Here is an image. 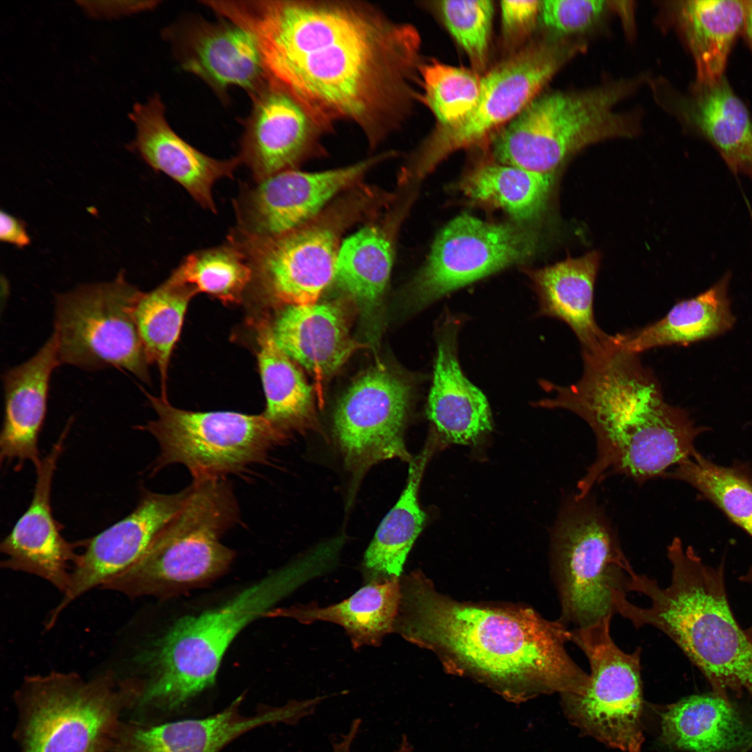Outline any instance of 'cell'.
<instances>
[{"instance_id":"obj_32","label":"cell","mask_w":752,"mask_h":752,"mask_svg":"<svg viewBox=\"0 0 752 752\" xmlns=\"http://www.w3.org/2000/svg\"><path fill=\"white\" fill-rule=\"evenodd\" d=\"M256 329L258 363L267 401L263 415L288 437L292 431L313 428L316 423L311 386L274 341L269 322L262 319Z\"/></svg>"},{"instance_id":"obj_3","label":"cell","mask_w":752,"mask_h":752,"mask_svg":"<svg viewBox=\"0 0 752 752\" xmlns=\"http://www.w3.org/2000/svg\"><path fill=\"white\" fill-rule=\"evenodd\" d=\"M671 579L662 588L655 579L634 571L629 592L647 597L639 606L624 593L614 598L616 613L634 627L652 626L668 636L701 671L713 693L747 691L752 698V641L738 625L729 604L724 563H705L693 547L675 538L667 547Z\"/></svg>"},{"instance_id":"obj_4","label":"cell","mask_w":752,"mask_h":752,"mask_svg":"<svg viewBox=\"0 0 752 752\" xmlns=\"http://www.w3.org/2000/svg\"><path fill=\"white\" fill-rule=\"evenodd\" d=\"M319 574L309 556L268 574L221 606L178 620L141 659L149 670L134 709L178 710L213 685L222 657L244 627Z\"/></svg>"},{"instance_id":"obj_9","label":"cell","mask_w":752,"mask_h":752,"mask_svg":"<svg viewBox=\"0 0 752 752\" xmlns=\"http://www.w3.org/2000/svg\"><path fill=\"white\" fill-rule=\"evenodd\" d=\"M552 569L564 625L582 628L616 613L634 571L602 508L588 495L562 508L551 535Z\"/></svg>"},{"instance_id":"obj_29","label":"cell","mask_w":752,"mask_h":752,"mask_svg":"<svg viewBox=\"0 0 752 752\" xmlns=\"http://www.w3.org/2000/svg\"><path fill=\"white\" fill-rule=\"evenodd\" d=\"M600 264L597 252L567 258L532 274L542 315L557 318L572 330L581 352L609 343L613 336L597 325L593 311L594 287Z\"/></svg>"},{"instance_id":"obj_14","label":"cell","mask_w":752,"mask_h":752,"mask_svg":"<svg viewBox=\"0 0 752 752\" xmlns=\"http://www.w3.org/2000/svg\"><path fill=\"white\" fill-rule=\"evenodd\" d=\"M536 235L518 223H490L469 214L453 219L436 237L408 289L420 307L533 256Z\"/></svg>"},{"instance_id":"obj_13","label":"cell","mask_w":752,"mask_h":752,"mask_svg":"<svg viewBox=\"0 0 752 752\" xmlns=\"http://www.w3.org/2000/svg\"><path fill=\"white\" fill-rule=\"evenodd\" d=\"M612 618L571 630V641L588 660L590 682L582 695L561 696L562 707L569 721L584 734L624 752H641V648L627 653L615 643Z\"/></svg>"},{"instance_id":"obj_6","label":"cell","mask_w":752,"mask_h":752,"mask_svg":"<svg viewBox=\"0 0 752 752\" xmlns=\"http://www.w3.org/2000/svg\"><path fill=\"white\" fill-rule=\"evenodd\" d=\"M395 198V191L361 182L293 230L264 239L231 233L228 240L245 255L260 295L285 306L312 304L334 280L344 234L379 218Z\"/></svg>"},{"instance_id":"obj_46","label":"cell","mask_w":752,"mask_h":752,"mask_svg":"<svg viewBox=\"0 0 752 752\" xmlns=\"http://www.w3.org/2000/svg\"><path fill=\"white\" fill-rule=\"evenodd\" d=\"M393 752H414V747L406 735L402 736L400 743Z\"/></svg>"},{"instance_id":"obj_34","label":"cell","mask_w":752,"mask_h":752,"mask_svg":"<svg viewBox=\"0 0 752 752\" xmlns=\"http://www.w3.org/2000/svg\"><path fill=\"white\" fill-rule=\"evenodd\" d=\"M554 175H543L498 162L478 164L461 182L464 194L473 202L500 208L518 224L537 218L544 210Z\"/></svg>"},{"instance_id":"obj_20","label":"cell","mask_w":752,"mask_h":752,"mask_svg":"<svg viewBox=\"0 0 752 752\" xmlns=\"http://www.w3.org/2000/svg\"><path fill=\"white\" fill-rule=\"evenodd\" d=\"M242 696L212 716L149 725L120 723L110 752H219L232 740L260 726L297 725L313 714L315 698L290 700L279 707H264L253 716L240 712Z\"/></svg>"},{"instance_id":"obj_41","label":"cell","mask_w":752,"mask_h":752,"mask_svg":"<svg viewBox=\"0 0 752 752\" xmlns=\"http://www.w3.org/2000/svg\"><path fill=\"white\" fill-rule=\"evenodd\" d=\"M607 3L597 0L543 1L540 17L545 27L564 38L585 33L596 26L607 10Z\"/></svg>"},{"instance_id":"obj_47","label":"cell","mask_w":752,"mask_h":752,"mask_svg":"<svg viewBox=\"0 0 752 752\" xmlns=\"http://www.w3.org/2000/svg\"><path fill=\"white\" fill-rule=\"evenodd\" d=\"M739 580L752 585V565L744 574L739 577ZM744 630L749 639L752 641V625Z\"/></svg>"},{"instance_id":"obj_33","label":"cell","mask_w":752,"mask_h":752,"mask_svg":"<svg viewBox=\"0 0 752 752\" xmlns=\"http://www.w3.org/2000/svg\"><path fill=\"white\" fill-rule=\"evenodd\" d=\"M746 10L744 1L683 2L680 20L696 63L698 85L723 77L731 47L744 25Z\"/></svg>"},{"instance_id":"obj_22","label":"cell","mask_w":752,"mask_h":752,"mask_svg":"<svg viewBox=\"0 0 752 752\" xmlns=\"http://www.w3.org/2000/svg\"><path fill=\"white\" fill-rule=\"evenodd\" d=\"M165 105L158 93L145 103L136 102L128 114L136 128L127 148L138 153L154 170L182 185L202 207L217 212L212 187L219 179L232 178L241 163L238 156L217 159L181 138L171 127Z\"/></svg>"},{"instance_id":"obj_23","label":"cell","mask_w":752,"mask_h":752,"mask_svg":"<svg viewBox=\"0 0 752 752\" xmlns=\"http://www.w3.org/2000/svg\"><path fill=\"white\" fill-rule=\"evenodd\" d=\"M401 193L399 189L395 200L379 218L345 240L338 256L334 281L356 302L373 331H377L398 232L411 202Z\"/></svg>"},{"instance_id":"obj_35","label":"cell","mask_w":752,"mask_h":752,"mask_svg":"<svg viewBox=\"0 0 752 752\" xmlns=\"http://www.w3.org/2000/svg\"><path fill=\"white\" fill-rule=\"evenodd\" d=\"M684 113L735 168L752 164V120L724 79L698 85Z\"/></svg>"},{"instance_id":"obj_31","label":"cell","mask_w":752,"mask_h":752,"mask_svg":"<svg viewBox=\"0 0 752 752\" xmlns=\"http://www.w3.org/2000/svg\"><path fill=\"white\" fill-rule=\"evenodd\" d=\"M734 322L726 284L721 281L696 297L677 302L660 320L618 336L624 348L640 354L655 347L687 345L715 337L731 329Z\"/></svg>"},{"instance_id":"obj_16","label":"cell","mask_w":752,"mask_h":752,"mask_svg":"<svg viewBox=\"0 0 752 752\" xmlns=\"http://www.w3.org/2000/svg\"><path fill=\"white\" fill-rule=\"evenodd\" d=\"M396 156L395 151H386L343 167L318 172L288 170L258 181L237 201V226L233 233L264 239L293 230L363 182L375 166Z\"/></svg>"},{"instance_id":"obj_1","label":"cell","mask_w":752,"mask_h":752,"mask_svg":"<svg viewBox=\"0 0 752 752\" xmlns=\"http://www.w3.org/2000/svg\"><path fill=\"white\" fill-rule=\"evenodd\" d=\"M208 7L252 37L269 81L331 129L354 123L371 149L401 127L418 98L419 34L373 5L212 0Z\"/></svg>"},{"instance_id":"obj_45","label":"cell","mask_w":752,"mask_h":752,"mask_svg":"<svg viewBox=\"0 0 752 752\" xmlns=\"http://www.w3.org/2000/svg\"><path fill=\"white\" fill-rule=\"evenodd\" d=\"M746 10L744 25L748 38L752 45V1H746Z\"/></svg>"},{"instance_id":"obj_21","label":"cell","mask_w":752,"mask_h":752,"mask_svg":"<svg viewBox=\"0 0 752 752\" xmlns=\"http://www.w3.org/2000/svg\"><path fill=\"white\" fill-rule=\"evenodd\" d=\"M69 428L70 424L36 468L32 501L0 545L6 556L2 567L39 577L63 594L70 586L79 554L75 551L77 544L67 541L61 535V525L52 510L51 492Z\"/></svg>"},{"instance_id":"obj_5","label":"cell","mask_w":752,"mask_h":752,"mask_svg":"<svg viewBox=\"0 0 752 752\" xmlns=\"http://www.w3.org/2000/svg\"><path fill=\"white\" fill-rule=\"evenodd\" d=\"M581 353L580 379L564 386L545 382V389L555 395L539 405L569 410L589 425L596 437L597 457L587 472L598 478L611 464L668 428L681 408L666 402L652 370L639 354L622 346L617 334L606 346Z\"/></svg>"},{"instance_id":"obj_19","label":"cell","mask_w":752,"mask_h":752,"mask_svg":"<svg viewBox=\"0 0 752 752\" xmlns=\"http://www.w3.org/2000/svg\"><path fill=\"white\" fill-rule=\"evenodd\" d=\"M189 492L163 494L144 490L135 509L97 535L84 541L70 586L46 622L51 629L65 609L82 595L100 588L129 568L178 512Z\"/></svg>"},{"instance_id":"obj_36","label":"cell","mask_w":752,"mask_h":752,"mask_svg":"<svg viewBox=\"0 0 752 752\" xmlns=\"http://www.w3.org/2000/svg\"><path fill=\"white\" fill-rule=\"evenodd\" d=\"M194 288L169 278L155 289L141 292L134 304V322L149 363L161 375L162 397L167 399L166 382L171 354L181 331Z\"/></svg>"},{"instance_id":"obj_40","label":"cell","mask_w":752,"mask_h":752,"mask_svg":"<svg viewBox=\"0 0 752 752\" xmlns=\"http://www.w3.org/2000/svg\"><path fill=\"white\" fill-rule=\"evenodd\" d=\"M439 10L453 37L475 67L487 61L494 6L487 0H449L439 2Z\"/></svg>"},{"instance_id":"obj_38","label":"cell","mask_w":752,"mask_h":752,"mask_svg":"<svg viewBox=\"0 0 752 752\" xmlns=\"http://www.w3.org/2000/svg\"><path fill=\"white\" fill-rule=\"evenodd\" d=\"M196 293L205 292L224 303L235 304L251 284L252 271L244 253L228 240L225 245L187 256L169 276Z\"/></svg>"},{"instance_id":"obj_43","label":"cell","mask_w":752,"mask_h":752,"mask_svg":"<svg viewBox=\"0 0 752 752\" xmlns=\"http://www.w3.org/2000/svg\"><path fill=\"white\" fill-rule=\"evenodd\" d=\"M88 15L94 17L113 18L155 8L159 1H122L121 4L110 5L105 1H78Z\"/></svg>"},{"instance_id":"obj_8","label":"cell","mask_w":752,"mask_h":752,"mask_svg":"<svg viewBox=\"0 0 752 752\" xmlns=\"http://www.w3.org/2000/svg\"><path fill=\"white\" fill-rule=\"evenodd\" d=\"M140 691L107 672L91 680L52 671L26 677L15 692L20 752H107Z\"/></svg>"},{"instance_id":"obj_7","label":"cell","mask_w":752,"mask_h":752,"mask_svg":"<svg viewBox=\"0 0 752 752\" xmlns=\"http://www.w3.org/2000/svg\"><path fill=\"white\" fill-rule=\"evenodd\" d=\"M178 512L143 556L100 588L128 597H168L224 574L234 551L222 545L224 532L239 522L231 486L224 478L194 480Z\"/></svg>"},{"instance_id":"obj_25","label":"cell","mask_w":752,"mask_h":752,"mask_svg":"<svg viewBox=\"0 0 752 752\" xmlns=\"http://www.w3.org/2000/svg\"><path fill=\"white\" fill-rule=\"evenodd\" d=\"M457 329L452 320L440 329L427 414L440 441L473 445L492 430V416L485 396L460 368Z\"/></svg>"},{"instance_id":"obj_15","label":"cell","mask_w":752,"mask_h":752,"mask_svg":"<svg viewBox=\"0 0 752 752\" xmlns=\"http://www.w3.org/2000/svg\"><path fill=\"white\" fill-rule=\"evenodd\" d=\"M411 389L379 365L357 379L334 416L337 444L350 471L360 473L381 461L412 459L404 440Z\"/></svg>"},{"instance_id":"obj_39","label":"cell","mask_w":752,"mask_h":752,"mask_svg":"<svg viewBox=\"0 0 752 752\" xmlns=\"http://www.w3.org/2000/svg\"><path fill=\"white\" fill-rule=\"evenodd\" d=\"M418 98L428 107L439 126L453 125L467 116L478 102L481 79L473 72L432 61L422 63Z\"/></svg>"},{"instance_id":"obj_12","label":"cell","mask_w":752,"mask_h":752,"mask_svg":"<svg viewBox=\"0 0 752 752\" xmlns=\"http://www.w3.org/2000/svg\"><path fill=\"white\" fill-rule=\"evenodd\" d=\"M581 47L579 42L549 39L530 45L496 65L481 79L479 97L472 111L453 125H438L402 169V175L418 181L453 152L478 144L509 123Z\"/></svg>"},{"instance_id":"obj_18","label":"cell","mask_w":752,"mask_h":752,"mask_svg":"<svg viewBox=\"0 0 752 752\" xmlns=\"http://www.w3.org/2000/svg\"><path fill=\"white\" fill-rule=\"evenodd\" d=\"M219 18L211 22L187 16L163 34L180 68L203 81L223 102L233 86L251 97L269 83L260 53L244 29Z\"/></svg>"},{"instance_id":"obj_28","label":"cell","mask_w":752,"mask_h":752,"mask_svg":"<svg viewBox=\"0 0 752 752\" xmlns=\"http://www.w3.org/2000/svg\"><path fill=\"white\" fill-rule=\"evenodd\" d=\"M400 600V577L366 581L347 599L326 606L311 602L271 609L265 617H284L304 625L323 621L342 627L352 647H378L393 633Z\"/></svg>"},{"instance_id":"obj_10","label":"cell","mask_w":752,"mask_h":752,"mask_svg":"<svg viewBox=\"0 0 752 752\" xmlns=\"http://www.w3.org/2000/svg\"><path fill=\"white\" fill-rule=\"evenodd\" d=\"M146 394L157 418L136 428L150 432L159 445L151 473L178 463L189 469L194 480L224 478L261 463L274 446L288 438L263 414L187 411L162 397Z\"/></svg>"},{"instance_id":"obj_44","label":"cell","mask_w":752,"mask_h":752,"mask_svg":"<svg viewBox=\"0 0 752 752\" xmlns=\"http://www.w3.org/2000/svg\"><path fill=\"white\" fill-rule=\"evenodd\" d=\"M0 240L20 249L31 242L24 222L3 210L0 212Z\"/></svg>"},{"instance_id":"obj_42","label":"cell","mask_w":752,"mask_h":752,"mask_svg":"<svg viewBox=\"0 0 752 752\" xmlns=\"http://www.w3.org/2000/svg\"><path fill=\"white\" fill-rule=\"evenodd\" d=\"M540 1H502L503 30L510 40L517 41L527 35L540 15Z\"/></svg>"},{"instance_id":"obj_27","label":"cell","mask_w":752,"mask_h":752,"mask_svg":"<svg viewBox=\"0 0 752 752\" xmlns=\"http://www.w3.org/2000/svg\"><path fill=\"white\" fill-rule=\"evenodd\" d=\"M660 741L689 752H746L752 749V724L730 701L714 693L695 695L661 713Z\"/></svg>"},{"instance_id":"obj_24","label":"cell","mask_w":752,"mask_h":752,"mask_svg":"<svg viewBox=\"0 0 752 752\" xmlns=\"http://www.w3.org/2000/svg\"><path fill=\"white\" fill-rule=\"evenodd\" d=\"M59 365L56 339L52 333L33 357L3 374L1 463L16 461L15 470L27 460L35 468L40 464L39 435L45 419L51 376Z\"/></svg>"},{"instance_id":"obj_30","label":"cell","mask_w":752,"mask_h":752,"mask_svg":"<svg viewBox=\"0 0 752 752\" xmlns=\"http://www.w3.org/2000/svg\"><path fill=\"white\" fill-rule=\"evenodd\" d=\"M439 439L432 431L418 455L409 462L406 486L396 504L379 524L363 556L366 581L400 577L414 542L423 530L426 517L418 499V489L426 465Z\"/></svg>"},{"instance_id":"obj_37","label":"cell","mask_w":752,"mask_h":752,"mask_svg":"<svg viewBox=\"0 0 752 752\" xmlns=\"http://www.w3.org/2000/svg\"><path fill=\"white\" fill-rule=\"evenodd\" d=\"M663 478L689 484L752 536V473L746 467L720 466L696 451Z\"/></svg>"},{"instance_id":"obj_2","label":"cell","mask_w":752,"mask_h":752,"mask_svg":"<svg viewBox=\"0 0 752 752\" xmlns=\"http://www.w3.org/2000/svg\"><path fill=\"white\" fill-rule=\"evenodd\" d=\"M393 633L432 651L445 670L473 680L506 700L582 695L589 674L569 655L572 631L530 608L476 604L438 592L415 570L400 577Z\"/></svg>"},{"instance_id":"obj_17","label":"cell","mask_w":752,"mask_h":752,"mask_svg":"<svg viewBox=\"0 0 752 752\" xmlns=\"http://www.w3.org/2000/svg\"><path fill=\"white\" fill-rule=\"evenodd\" d=\"M250 98L237 156L256 182L324 155L322 139L331 129L294 96L269 81Z\"/></svg>"},{"instance_id":"obj_11","label":"cell","mask_w":752,"mask_h":752,"mask_svg":"<svg viewBox=\"0 0 752 752\" xmlns=\"http://www.w3.org/2000/svg\"><path fill=\"white\" fill-rule=\"evenodd\" d=\"M140 292L121 271L111 281L56 295L53 334L60 364L121 368L149 383V362L133 315Z\"/></svg>"},{"instance_id":"obj_26","label":"cell","mask_w":752,"mask_h":752,"mask_svg":"<svg viewBox=\"0 0 752 752\" xmlns=\"http://www.w3.org/2000/svg\"><path fill=\"white\" fill-rule=\"evenodd\" d=\"M285 306L271 324L272 336L317 380L332 375L363 347L351 338L347 315L340 303Z\"/></svg>"}]
</instances>
